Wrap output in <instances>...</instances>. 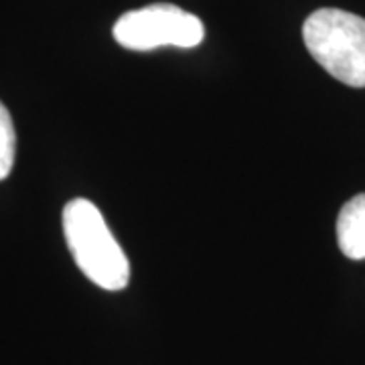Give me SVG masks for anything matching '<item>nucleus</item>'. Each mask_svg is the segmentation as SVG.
I'll return each instance as SVG.
<instances>
[{"label": "nucleus", "instance_id": "obj_1", "mask_svg": "<svg viewBox=\"0 0 365 365\" xmlns=\"http://www.w3.org/2000/svg\"><path fill=\"white\" fill-rule=\"evenodd\" d=\"M63 234L78 268L96 287L122 290L130 282V262L90 199H71L63 207Z\"/></svg>", "mask_w": 365, "mask_h": 365}, {"label": "nucleus", "instance_id": "obj_2", "mask_svg": "<svg viewBox=\"0 0 365 365\" xmlns=\"http://www.w3.org/2000/svg\"><path fill=\"white\" fill-rule=\"evenodd\" d=\"M302 39L327 73L349 88H365L364 16L341 9H319L304 21Z\"/></svg>", "mask_w": 365, "mask_h": 365}, {"label": "nucleus", "instance_id": "obj_3", "mask_svg": "<svg viewBox=\"0 0 365 365\" xmlns=\"http://www.w3.org/2000/svg\"><path fill=\"white\" fill-rule=\"evenodd\" d=\"M112 35L118 45L130 51H153L158 47L193 49L205 39V26L197 14L181 6L157 2L122 14Z\"/></svg>", "mask_w": 365, "mask_h": 365}, {"label": "nucleus", "instance_id": "obj_4", "mask_svg": "<svg viewBox=\"0 0 365 365\" xmlns=\"http://www.w3.org/2000/svg\"><path fill=\"white\" fill-rule=\"evenodd\" d=\"M337 244L349 260H365V193L351 197L341 207Z\"/></svg>", "mask_w": 365, "mask_h": 365}, {"label": "nucleus", "instance_id": "obj_5", "mask_svg": "<svg viewBox=\"0 0 365 365\" xmlns=\"http://www.w3.org/2000/svg\"><path fill=\"white\" fill-rule=\"evenodd\" d=\"M16 157V132L6 106L0 102V181H4L14 167Z\"/></svg>", "mask_w": 365, "mask_h": 365}]
</instances>
